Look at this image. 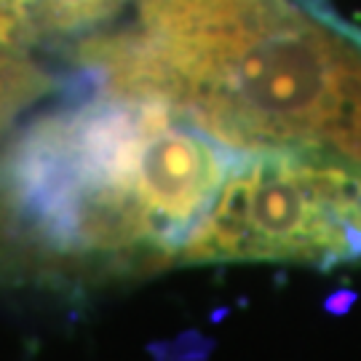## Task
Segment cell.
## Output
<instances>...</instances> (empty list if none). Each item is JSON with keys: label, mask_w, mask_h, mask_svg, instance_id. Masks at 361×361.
I'll use <instances>...</instances> for the list:
<instances>
[{"label": "cell", "mask_w": 361, "mask_h": 361, "mask_svg": "<svg viewBox=\"0 0 361 361\" xmlns=\"http://www.w3.org/2000/svg\"><path fill=\"white\" fill-rule=\"evenodd\" d=\"M89 83L0 150L11 249L99 273L177 262L238 153L164 104Z\"/></svg>", "instance_id": "2"}, {"label": "cell", "mask_w": 361, "mask_h": 361, "mask_svg": "<svg viewBox=\"0 0 361 361\" xmlns=\"http://www.w3.org/2000/svg\"><path fill=\"white\" fill-rule=\"evenodd\" d=\"M86 78L169 107L233 153L361 166V30L310 0H137L75 46Z\"/></svg>", "instance_id": "1"}, {"label": "cell", "mask_w": 361, "mask_h": 361, "mask_svg": "<svg viewBox=\"0 0 361 361\" xmlns=\"http://www.w3.org/2000/svg\"><path fill=\"white\" fill-rule=\"evenodd\" d=\"M137 0H0V49L30 54L54 43H80Z\"/></svg>", "instance_id": "4"}, {"label": "cell", "mask_w": 361, "mask_h": 361, "mask_svg": "<svg viewBox=\"0 0 361 361\" xmlns=\"http://www.w3.org/2000/svg\"><path fill=\"white\" fill-rule=\"evenodd\" d=\"M51 86L46 75L25 54H11L0 49V126H8L16 113L40 99Z\"/></svg>", "instance_id": "5"}, {"label": "cell", "mask_w": 361, "mask_h": 361, "mask_svg": "<svg viewBox=\"0 0 361 361\" xmlns=\"http://www.w3.org/2000/svg\"><path fill=\"white\" fill-rule=\"evenodd\" d=\"M6 129V126H0V131ZM8 246H11V241H8V231H6V217H3V207H0V262H8Z\"/></svg>", "instance_id": "6"}, {"label": "cell", "mask_w": 361, "mask_h": 361, "mask_svg": "<svg viewBox=\"0 0 361 361\" xmlns=\"http://www.w3.org/2000/svg\"><path fill=\"white\" fill-rule=\"evenodd\" d=\"M177 262H361V166L295 150L238 153Z\"/></svg>", "instance_id": "3"}]
</instances>
